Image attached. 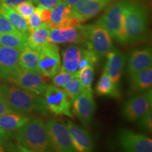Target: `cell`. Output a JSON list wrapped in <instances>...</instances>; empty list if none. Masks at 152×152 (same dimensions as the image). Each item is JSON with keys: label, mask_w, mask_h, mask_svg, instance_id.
<instances>
[{"label": "cell", "mask_w": 152, "mask_h": 152, "mask_svg": "<svg viewBox=\"0 0 152 152\" xmlns=\"http://www.w3.org/2000/svg\"><path fill=\"white\" fill-rule=\"evenodd\" d=\"M17 149L23 151L47 152L53 151L45 123L42 120H30L13 133Z\"/></svg>", "instance_id": "1"}, {"label": "cell", "mask_w": 152, "mask_h": 152, "mask_svg": "<svg viewBox=\"0 0 152 152\" xmlns=\"http://www.w3.org/2000/svg\"><path fill=\"white\" fill-rule=\"evenodd\" d=\"M0 93L14 112L29 114L39 113L46 115L48 113L45 99L18 86L0 84Z\"/></svg>", "instance_id": "2"}, {"label": "cell", "mask_w": 152, "mask_h": 152, "mask_svg": "<svg viewBox=\"0 0 152 152\" xmlns=\"http://www.w3.org/2000/svg\"><path fill=\"white\" fill-rule=\"evenodd\" d=\"M126 44L140 40L147 30V11L142 4L126 1L123 11Z\"/></svg>", "instance_id": "3"}, {"label": "cell", "mask_w": 152, "mask_h": 152, "mask_svg": "<svg viewBox=\"0 0 152 152\" xmlns=\"http://www.w3.org/2000/svg\"><path fill=\"white\" fill-rule=\"evenodd\" d=\"M127 0H118L111 4L97 23L107 30L111 38L120 43L126 44V36L123 26V11Z\"/></svg>", "instance_id": "4"}, {"label": "cell", "mask_w": 152, "mask_h": 152, "mask_svg": "<svg viewBox=\"0 0 152 152\" xmlns=\"http://www.w3.org/2000/svg\"><path fill=\"white\" fill-rule=\"evenodd\" d=\"M85 47L91 49L98 58H104L113 48L112 38L108 31L98 23L83 26Z\"/></svg>", "instance_id": "5"}, {"label": "cell", "mask_w": 152, "mask_h": 152, "mask_svg": "<svg viewBox=\"0 0 152 152\" xmlns=\"http://www.w3.org/2000/svg\"><path fill=\"white\" fill-rule=\"evenodd\" d=\"M6 80L20 88L40 96L45 94L48 86L46 76L20 67L10 74Z\"/></svg>", "instance_id": "6"}, {"label": "cell", "mask_w": 152, "mask_h": 152, "mask_svg": "<svg viewBox=\"0 0 152 152\" xmlns=\"http://www.w3.org/2000/svg\"><path fill=\"white\" fill-rule=\"evenodd\" d=\"M151 88L132 96L123 104V117L128 122H137L151 109Z\"/></svg>", "instance_id": "7"}, {"label": "cell", "mask_w": 152, "mask_h": 152, "mask_svg": "<svg viewBox=\"0 0 152 152\" xmlns=\"http://www.w3.org/2000/svg\"><path fill=\"white\" fill-rule=\"evenodd\" d=\"M45 101L47 109L55 115H64L74 118L71 112V100L64 90L55 85H48L45 91Z\"/></svg>", "instance_id": "8"}, {"label": "cell", "mask_w": 152, "mask_h": 152, "mask_svg": "<svg viewBox=\"0 0 152 152\" xmlns=\"http://www.w3.org/2000/svg\"><path fill=\"white\" fill-rule=\"evenodd\" d=\"M51 144L54 151L59 152L75 151L70 133L65 123L50 120L45 123Z\"/></svg>", "instance_id": "9"}, {"label": "cell", "mask_w": 152, "mask_h": 152, "mask_svg": "<svg viewBox=\"0 0 152 152\" xmlns=\"http://www.w3.org/2000/svg\"><path fill=\"white\" fill-rule=\"evenodd\" d=\"M118 143L122 149L130 152H151L152 140L125 128H121L117 135Z\"/></svg>", "instance_id": "10"}, {"label": "cell", "mask_w": 152, "mask_h": 152, "mask_svg": "<svg viewBox=\"0 0 152 152\" xmlns=\"http://www.w3.org/2000/svg\"><path fill=\"white\" fill-rule=\"evenodd\" d=\"M39 51V72L47 77H52L59 71L61 58L56 44L47 42Z\"/></svg>", "instance_id": "11"}, {"label": "cell", "mask_w": 152, "mask_h": 152, "mask_svg": "<svg viewBox=\"0 0 152 152\" xmlns=\"http://www.w3.org/2000/svg\"><path fill=\"white\" fill-rule=\"evenodd\" d=\"M73 113L83 123L89 125L96 111V104L93 98L92 90H85L71 102Z\"/></svg>", "instance_id": "12"}, {"label": "cell", "mask_w": 152, "mask_h": 152, "mask_svg": "<svg viewBox=\"0 0 152 152\" xmlns=\"http://www.w3.org/2000/svg\"><path fill=\"white\" fill-rule=\"evenodd\" d=\"M48 42L54 44L76 43L84 45L85 36L83 26H68L51 28Z\"/></svg>", "instance_id": "13"}, {"label": "cell", "mask_w": 152, "mask_h": 152, "mask_svg": "<svg viewBox=\"0 0 152 152\" xmlns=\"http://www.w3.org/2000/svg\"><path fill=\"white\" fill-rule=\"evenodd\" d=\"M110 1L111 0H80L72 7V14L83 23L99 14Z\"/></svg>", "instance_id": "14"}, {"label": "cell", "mask_w": 152, "mask_h": 152, "mask_svg": "<svg viewBox=\"0 0 152 152\" xmlns=\"http://www.w3.org/2000/svg\"><path fill=\"white\" fill-rule=\"evenodd\" d=\"M66 127L75 151L90 152L94 149V144L90 133L81 128L71 121H66Z\"/></svg>", "instance_id": "15"}, {"label": "cell", "mask_w": 152, "mask_h": 152, "mask_svg": "<svg viewBox=\"0 0 152 152\" xmlns=\"http://www.w3.org/2000/svg\"><path fill=\"white\" fill-rule=\"evenodd\" d=\"M20 52L18 49L0 45V77L6 79L20 67Z\"/></svg>", "instance_id": "16"}, {"label": "cell", "mask_w": 152, "mask_h": 152, "mask_svg": "<svg viewBox=\"0 0 152 152\" xmlns=\"http://www.w3.org/2000/svg\"><path fill=\"white\" fill-rule=\"evenodd\" d=\"M72 14L71 8L60 1L51 9V20L48 24L51 28H61L68 26L81 25Z\"/></svg>", "instance_id": "17"}, {"label": "cell", "mask_w": 152, "mask_h": 152, "mask_svg": "<svg viewBox=\"0 0 152 152\" xmlns=\"http://www.w3.org/2000/svg\"><path fill=\"white\" fill-rule=\"evenodd\" d=\"M106 56L107 61L104 71L114 83H118L126 61L125 54L119 49L113 47Z\"/></svg>", "instance_id": "18"}, {"label": "cell", "mask_w": 152, "mask_h": 152, "mask_svg": "<svg viewBox=\"0 0 152 152\" xmlns=\"http://www.w3.org/2000/svg\"><path fill=\"white\" fill-rule=\"evenodd\" d=\"M152 53L150 47L137 49L130 53L128 59V71L130 75L151 66Z\"/></svg>", "instance_id": "19"}, {"label": "cell", "mask_w": 152, "mask_h": 152, "mask_svg": "<svg viewBox=\"0 0 152 152\" xmlns=\"http://www.w3.org/2000/svg\"><path fill=\"white\" fill-rule=\"evenodd\" d=\"M30 120L26 114L11 112L0 115V131L12 134Z\"/></svg>", "instance_id": "20"}, {"label": "cell", "mask_w": 152, "mask_h": 152, "mask_svg": "<svg viewBox=\"0 0 152 152\" xmlns=\"http://www.w3.org/2000/svg\"><path fill=\"white\" fill-rule=\"evenodd\" d=\"M152 85L151 66L145 69L131 74L130 90L131 92L140 93L151 89Z\"/></svg>", "instance_id": "21"}, {"label": "cell", "mask_w": 152, "mask_h": 152, "mask_svg": "<svg viewBox=\"0 0 152 152\" xmlns=\"http://www.w3.org/2000/svg\"><path fill=\"white\" fill-rule=\"evenodd\" d=\"M51 28L47 23H43L39 28L29 29L27 35L28 45L34 49L39 50L48 42Z\"/></svg>", "instance_id": "22"}, {"label": "cell", "mask_w": 152, "mask_h": 152, "mask_svg": "<svg viewBox=\"0 0 152 152\" xmlns=\"http://www.w3.org/2000/svg\"><path fill=\"white\" fill-rule=\"evenodd\" d=\"M82 47H68L63 52V64L61 68L68 73H78V64L80 60Z\"/></svg>", "instance_id": "23"}, {"label": "cell", "mask_w": 152, "mask_h": 152, "mask_svg": "<svg viewBox=\"0 0 152 152\" xmlns=\"http://www.w3.org/2000/svg\"><path fill=\"white\" fill-rule=\"evenodd\" d=\"M0 14L5 17L20 33L27 34L29 31V25L27 19L15 11L14 9L8 6L0 3Z\"/></svg>", "instance_id": "24"}, {"label": "cell", "mask_w": 152, "mask_h": 152, "mask_svg": "<svg viewBox=\"0 0 152 152\" xmlns=\"http://www.w3.org/2000/svg\"><path fill=\"white\" fill-rule=\"evenodd\" d=\"M95 90L99 96H108L113 98L121 96V91L118 83H114L105 71L101 75Z\"/></svg>", "instance_id": "25"}, {"label": "cell", "mask_w": 152, "mask_h": 152, "mask_svg": "<svg viewBox=\"0 0 152 152\" xmlns=\"http://www.w3.org/2000/svg\"><path fill=\"white\" fill-rule=\"evenodd\" d=\"M20 67L34 72H39V51L27 46L20 52L19 58Z\"/></svg>", "instance_id": "26"}, {"label": "cell", "mask_w": 152, "mask_h": 152, "mask_svg": "<svg viewBox=\"0 0 152 152\" xmlns=\"http://www.w3.org/2000/svg\"><path fill=\"white\" fill-rule=\"evenodd\" d=\"M0 45L22 51L25 47L28 46L27 34L21 33L0 34Z\"/></svg>", "instance_id": "27"}, {"label": "cell", "mask_w": 152, "mask_h": 152, "mask_svg": "<svg viewBox=\"0 0 152 152\" xmlns=\"http://www.w3.org/2000/svg\"><path fill=\"white\" fill-rule=\"evenodd\" d=\"M63 88L66 92L68 97L71 99V102L85 91L77 77H73L63 87Z\"/></svg>", "instance_id": "28"}, {"label": "cell", "mask_w": 152, "mask_h": 152, "mask_svg": "<svg viewBox=\"0 0 152 152\" xmlns=\"http://www.w3.org/2000/svg\"><path fill=\"white\" fill-rule=\"evenodd\" d=\"M93 77H94L93 66H86L79 71L77 77L85 90H92V84Z\"/></svg>", "instance_id": "29"}, {"label": "cell", "mask_w": 152, "mask_h": 152, "mask_svg": "<svg viewBox=\"0 0 152 152\" xmlns=\"http://www.w3.org/2000/svg\"><path fill=\"white\" fill-rule=\"evenodd\" d=\"M99 60L98 56L90 49L85 47H82L81 56L78 64V72L82 68L86 67L88 66H93L97 64Z\"/></svg>", "instance_id": "30"}, {"label": "cell", "mask_w": 152, "mask_h": 152, "mask_svg": "<svg viewBox=\"0 0 152 152\" xmlns=\"http://www.w3.org/2000/svg\"><path fill=\"white\" fill-rule=\"evenodd\" d=\"M58 71H59L58 73H57L56 75L52 77L53 85L56 87H63L70 80L73 78V77H77V75H78V73H71L66 72L61 67Z\"/></svg>", "instance_id": "31"}, {"label": "cell", "mask_w": 152, "mask_h": 152, "mask_svg": "<svg viewBox=\"0 0 152 152\" xmlns=\"http://www.w3.org/2000/svg\"><path fill=\"white\" fill-rule=\"evenodd\" d=\"M13 9L15 11H16L20 16H22L24 18L28 20L30 15L33 14L35 7L32 1H28L19 4L18 5L16 6Z\"/></svg>", "instance_id": "32"}, {"label": "cell", "mask_w": 152, "mask_h": 152, "mask_svg": "<svg viewBox=\"0 0 152 152\" xmlns=\"http://www.w3.org/2000/svg\"><path fill=\"white\" fill-rule=\"evenodd\" d=\"M28 23L29 25V29H35V28H39L43 24L42 20L41 19L39 9L38 7L35 9L33 14L28 18Z\"/></svg>", "instance_id": "33"}, {"label": "cell", "mask_w": 152, "mask_h": 152, "mask_svg": "<svg viewBox=\"0 0 152 152\" xmlns=\"http://www.w3.org/2000/svg\"><path fill=\"white\" fill-rule=\"evenodd\" d=\"M20 33L4 16L0 14V34Z\"/></svg>", "instance_id": "34"}, {"label": "cell", "mask_w": 152, "mask_h": 152, "mask_svg": "<svg viewBox=\"0 0 152 152\" xmlns=\"http://www.w3.org/2000/svg\"><path fill=\"white\" fill-rule=\"evenodd\" d=\"M139 125L142 129L151 133L152 132V111L151 109L139 120Z\"/></svg>", "instance_id": "35"}, {"label": "cell", "mask_w": 152, "mask_h": 152, "mask_svg": "<svg viewBox=\"0 0 152 152\" xmlns=\"http://www.w3.org/2000/svg\"><path fill=\"white\" fill-rule=\"evenodd\" d=\"M61 0H32V2L42 9H52Z\"/></svg>", "instance_id": "36"}, {"label": "cell", "mask_w": 152, "mask_h": 152, "mask_svg": "<svg viewBox=\"0 0 152 152\" xmlns=\"http://www.w3.org/2000/svg\"><path fill=\"white\" fill-rule=\"evenodd\" d=\"M11 112H14L12 109H11L10 106L8 105L7 102H6L4 98L0 93V115H4V114L11 113Z\"/></svg>", "instance_id": "37"}, {"label": "cell", "mask_w": 152, "mask_h": 152, "mask_svg": "<svg viewBox=\"0 0 152 152\" xmlns=\"http://www.w3.org/2000/svg\"><path fill=\"white\" fill-rule=\"evenodd\" d=\"M39 9V13H40L41 19L44 23L49 24L51 20V9H42L38 7Z\"/></svg>", "instance_id": "38"}, {"label": "cell", "mask_w": 152, "mask_h": 152, "mask_svg": "<svg viewBox=\"0 0 152 152\" xmlns=\"http://www.w3.org/2000/svg\"><path fill=\"white\" fill-rule=\"evenodd\" d=\"M11 137V134L0 131V151H3L7 142Z\"/></svg>", "instance_id": "39"}, {"label": "cell", "mask_w": 152, "mask_h": 152, "mask_svg": "<svg viewBox=\"0 0 152 152\" xmlns=\"http://www.w3.org/2000/svg\"><path fill=\"white\" fill-rule=\"evenodd\" d=\"M28 1H32V0H0V3L6 6H8L11 8H14L16 6L18 5L19 4Z\"/></svg>", "instance_id": "40"}, {"label": "cell", "mask_w": 152, "mask_h": 152, "mask_svg": "<svg viewBox=\"0 0 152 152\" xmlns=\"http://www.w3.org/2000/svg\"><path fill=\"white\" fill-rule=\"evenodd\" d=\"M62 2H64L66 6H68L70 8H72L73 5H75L77 1H80V0H61Z\"/></svg>", "instance_id": "41"}]
</instances>
